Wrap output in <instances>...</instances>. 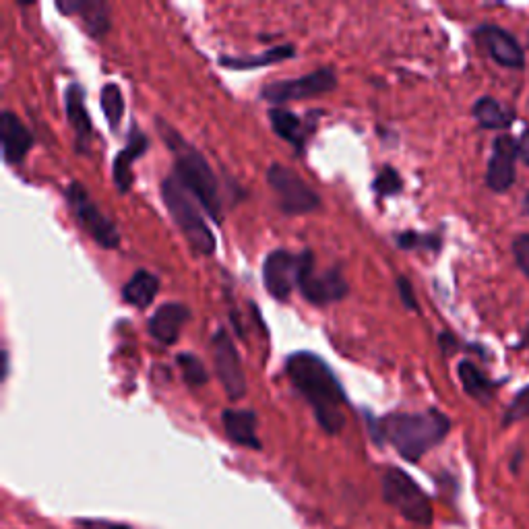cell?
I'll return each mask as SVG.
<instances>
[{
    "mask_svg": "<svg viewBox=\"0 0 529 529\" xmlns=\"http://www.w3.org/2000/svg\"><path fill=\"white\" fill-rule=\"evenodd\" d=\"M269 122H271L275 135L288 141L296 149V153L304 151L308 135L315 131L313 122L306 124L298 114H294L288 108H271L269 110Z\"/></svg>",
    "mask_w": 529,
    "mask_h": 529,
    "instance_id": "obj_18",
    "label": "cell"
},
{
    "mask_svg": "<svg viewBox=\"0 0 529 529\" xmlns=\"http://www.w3.org/2000/svg\"><path fill=\"white\" fill-rule=\"evenodd\" d=\"M147 147H149V141L147 137L135 127L131 131V137H129V143L124 145V149L116 155L114 158V166H112V178H114V184H116V189L122 193V195H127L131 191V186H133V164L143 158V155L147 153Z\"/></svg>",
    "mask_w": 529,
    "mask_h": 529,
    "instance_id": "obj_17",
    "label": "cell"
},
{
    "mask_svg": "<svg viewBox=\"0 0 529 529\" xmlns=\"http://www.w3.org/2000/svg\"><path fill=\"white\" fill-rule=\"evenodd\" d=\"M158 129L162 139L168 143V147L174 153L176 180L195 197V201L207 211L211 220L220 224L222 222L220 186H217V178L209 162L203 158V153L199 149H195L191 143H186L170 124H164V120H158Z\"/></svg>",
    "mask_w": 529,
    "mask_h": 529,
    "instance_id": "obj_3",
    "label": "cell"
},
{
    "mask_svg": "<svg viewBox=\"0 0 529 529\" xmlns=\"http://www.w3.org/2000/svg\"><path fill=\"white\" fill-rule=\"evenodd\" d=\"M517 149H519V158L521 162L529 168V129H525L521 133V137L517 139Z\"/></svg>",
    "mask_w": 529,
    "mask_h": 529,
    "instance_id": "obj_33",
    "label": "cell"
},
{
    "mask_svg": "<svg viewBox=\"0 0 529 529\" xmlns=\"http://www.w3.org/2000/svg\"><path fill=\"white\" fill-rule=\"evenodd\" d=\"M335 85H337V75L333 67H321L319 71L308 73L298 79L267 83L261 89V98L269 104H275L277 108H282V104H288V102L323 96V93L333 91Z\"/></svg>",
    "mask_w": 529,
    "mask_h": 529,
    "instance_id": "obj_9",
    "label": "cell"
},
{
    "mask_svg": "<svg viewBox=\"0 0 529 529\" xmlns=\"http://www.w3.org/2000/svg\"><path fill=\"white\" fill-rule=\"evenodd\" d=\"M75 529H131V527L124 523H116V521H106V519H85V521H79Z\"/></svg>",
    "mask_w": 529,
    "mask_h": 529,
    "instance_id": "obj_32",
    "label": "cell"
},
{
    "mask_svg": "<svg viewBox=\"0 0 529 529\" xmlns=\"http://www.w3.org/2000/svg\"><path fill=\"white\" fill-rule=\"evenodd\" d=\"M472 114L480 127L486 131H507L515 122V112L490 96L480 98L474 104Z\"/></svg>",
    "mask_w": 529,
    "mask_h": 529,
    "instance_id": "obj_22",
    "label": "cell"
},
{
    "mask_svg": "<svg viewBox=\"0 0 529 529\" xmlns=\"http://www.w3.org/2000/svg\"><path fill=\"white\" fill-rule=\"evenodd\" d=\"M302 257L300 253L294 255L286 248H275L263 263V284L267 292L275 298L286 302L294 288H298V275H300Z\"/></svg>",
    "mask_w": 529,
    "mask_h": 529,
    "instance_id": "obj_11",
    "label": "cell"
},
{
    "mask_svg": "<svg viewBox=\"0 0 529 529\" xmlns=\"http://www.w3.org/2000/svg\"><path fill=\"white\" fill-rule=\"evenodd\" d=\"M476 44L505 69L519 71L525 67V50L507 29L496 25H482L474 31Z\"/></svg>",
    "mask_w": 529,
    "mask_h": 529,
    "instance_id": "obj_12",
    "label": "cell"
},
{
    "mask_svg": "<svg viewBox=\"0 0 529 529\" xmlns=\"http://www.w3.org/2000/svg\"><path fill=\"white\" fill-rule=\"evenodd\" d=\"M519 158L517 139H513L509 133L499 135L492 143V155L486 170V186L492 193H507L515 184L517 170L515 162Z\"/></svg>",
    "mask_w": 529,
    "mask_h": 529,
    "instance_id": "obj_13",
    "label": "cell"
},
{
    "mask_svg": "<svg viewBox=\"0 0 529 529\" xmlns=\"http://www.w3.org/2000/svg\"><path fill=\"white\" fill-rule=\"evenodd\" d=\"M102 108H104V116H106V122L112 133L118 131L120 127V120L124 116V98H122V91L116 83H106L102 87Z\"/></svg>",
    "mask_w": 529,
    "mask_h": 529,
    "instance_id": "obj_25",
    "label": "cell"
},
{
    "mask_svg": "<svg viewBox=\"0 0 529 529\" xmlns=\"http://www.w3.org/2000/svg\"><path fill=\"white\" fill-rule=\"evenodd\" d=\"M397 244L403 251H414V248H424V251H441V236L437 234H420V232H401Z\"/></svg>",
    "mask_w": 529,
    "mask_h": 529,
    "instance_id": "obj_27",
    "label": "cell"
},
{
    "mask_svg": "<svg viewBox=\"0 0 529 529\" xmlns=\"http://www.w3.org/2000/svg\"><path fill=\"white\" fill-rule=\"evenodd\" d=\"M224 428L228 439L240 447L261 451V441L257 437V416L251 410H226Z\"/></svg>",
    "mask_w": 529,
    "mask_h": 529,
    "instance_id": "obj_20",
    "label": "cell"
},
{
    "mask_svg": "<svg viewBox=\"0 0 529 529\" xmlns=\"http://www.w3.org/2000/svg\"><path fill=\"white\" fill-rule=\"evenodd\" d=\"M176 362H178V366L182 370L184 381L189 383L191 387H201V385H205L209 381V375H207L203 362L195 354H189V352L178 354Z\"/></svg>",
    "mask_w": 529,
    "mask_h": 529,
    "instance_id": "obj_26",
    "label": "cell"
},
{
    "mask_svg": "<svg viewBox=\"0 0 529 529\" xmlns=\"http://www.w3.org/2000/svg\"><path fill=\"white\" fill-rule=\"evenodd\" d=\"M523 209H525V213L529 215V193L525 195V201H523Z\"/></svg>",
    "mask_w": 529,
    "mask_h": 529,
    "instance_id": "obj_34",
    "label": "cell"
},
{
    "mask_svg": "<svg viewBox=\"0 0 529 529\" xmlns=\"http://www.w3.org/2000/svg\"><path fill=\"white\" fill-rule=\"evenodd\" d=\"M65 110H67V120L77 135V147L85 149L93 135V124L85 106V89L79 83H71L67 87Z\"/></svg>",
    "mask_w": 529,
    "mask_h": 529,
    "instance_id": "obj_19",
    "label": "cell"
},
{
    "mask_svg": "<svg viewBox=\"0 0 529 529\" xmlns=\"http://www.w3.org/2000/svg\"><path fill=\"white\" fill-rule=\"evenodd\" d=\"M527 46H529V34H527Z\"/></svg>",
    "mask_w": 529,
    "mask_h": 529,
    "instance_id": "obj_35",
    "label": "cell"
},
{
    "mask_svg": "<svg viewBox=\"0 0 529 529\" xmlns=\"http://www.w3.org/2000/svg\"><path fill=\"white\" fill-rule=\"evenodd\" d=\"M527 418H529V385H525L515 395V399L511 401V406L503 418V426H511V424L527 420Z\"/></svg>",
    "mask_w": 529,
    "mask_h": 529,
    "instance_id": "obj_29",
    "label": "cell"
},
{
    "mask_svg": "<svg viewBox=\"0 0 529 529\" xmlns=\"http://www.w3.org/2000/svg\"><path fill=\"white\" fill-rule=\"evenodd\" d=\"M213 358H215L217 379H220L226 395L232 401L242 399L248 389L246 375H244L240 354L226 329H217V333L213 335Z\"/></svg>",
    "mask_w": 529,
    "mask_h": 529,
    "instance_id": "obj_10",
    "label": "cell"
},
{
    "mask_svg": "<svg viewBox=\"0 0 529 529\" xmlns=\"http://www.w3.org/2000/svg\"><path fill=\"white\" fill-rule=\"evenodd\" d=\"M160 292V279L153 273L139 269L133 273L127 284L122 288V298L127 304L137 306V308H147L155 296Z\"/></svg>",
    "mask_w": 529,
    "mask_h": 529,
    "instance_id": "obj_23",
    "label": "cell"
},
{
    "mask_svg": "<svg viewBox=\"0 0 529 529\" xmlns=\"http://www.w3.org/2000/svg\"><path fill=\"white\" fill-rule=\"evenodd\" d=\"M383 499L401 517L418 525L432 523V505L428 494L399 468H389L381 480Z\"/></svg>",
    "mask_w": 529,
    "mask_h": 529,
    "instance_id": "obj_5",
    "label": "cell"
},
{
    "mask_svg": "<svg viewBox=\"0 0 529 529\" xmlns=\"http://www.w3.org/2000/svg\"><path fill=\"white\" fill-rule=\"evenodd\" d=\"M162 199L172 215L174 224L180 228V232L184 234L186 242L191 244L193 251L205 257L213 255L217 246L215 236L207 226L195 197L184 189V186L176 180V176H168L162 182Z\"/></svg>",
    "mask_w": 529,
    "mask_h": 529,
    "instance_id": "obj_4",
    "label": "cell"
},
{
    "mask_svg": "<svg viewBox=\"0 0 529 529\" xmlns=\"http://www.w3.org/2000/svg\"><path fill=\"white\" fill-rule=\"evenodd\" d=\"M267 182L286 215L313 213L321 207V197L288 166L271 164L267 170Z\"/></svg>",
    "mask_w": 529,
    "mask_h": 529,
    "instance_id": "obj_7",
    "label": "cell"
},
{
    "mask_svg": "<svg viewBox=\"0 0 529 529\" xmlns=\"http://www.w3.org/2000/svg\"><path fill=\"white\" fill-rule=\"evenodd\" d=\"M294 56H296V48L292 44H284V46L269 48L257 56H220V65L232 71H253V69H261V67L273 65V62H282Z\"/></svg>",
    "mask_w": 529,
    "mask_h": 529,
    "instance_id": "obj_21",
    "label": "cell"
},
{
    "mask_svg": "<svg viewBox=\"0 0 529 529\" xmlns=\"http://www.w3.org/2000/svg\"><path fill=\"white\" fill-rule=\"evenodd\" d=\"M67 203L75 215L77 224L100 246L108 248V251H114V248L120 246L118 228L98 209V205L93 203V199L89 197L87 189L81 182L75 180L69 184Z\"/></svg>",
    "mask_w": 529,
    "mask_h": 529,
    "instance_id": "obj_8",
    "label": "cell"
},
{
    "mask_svg": "<svg viewBox=\"0 0 529 529\" xmlns=\"http://www.w3.org/2000/svg\"><path fill=\"white\" fill-rule=\"evenodd\" d=\"M189 319H191L189 308L178 302H168L151 315L147 329L155 341H160L164 346H172L178 341L180 331Z\"/></svg>",
    "mask_w": 529,
    "mask_h": 529,
    "instance_id": "obj_15",
    "label": "cell"
},
{
    "mask_svg": "<svg viewBox=\"0 0 529 529\" xmlns=\"http://www.w3.org/2000/svg\"><path fill=\"white\" fill-rule=\"evenodd\" d=\"M0 139H3V158L9 166H19L34 145V137L11 110H5L0 116Z\"/></svg>",
    "mask_w": 529,
    "mask_h": 529,
    "instance_id": "obj_16",
    "label": "cell"
},
{
    "mask_svg": "<svg viewBox=\"0 0 529 529\" xmlns=\"http://www.w3.org/2000/svg\"><path fill=\"white\" fill-rule=\"evenodd\" d=\"M300 257H302V265L298 275V290L304 296V300L315 306H325L331 302L344 300L348 296L350 286L339 267L317 273L313 251H302Z\"/></svg>",
    "mask_w": 529,
    "mask_h": 529,
    "instance_id": "obj_6",
    "label": "cell"
},
{
    "mask_svg": "<svg viewBox=\"0 0 529 529\" xmlns=\"http://www.w3.org/2000/svg\"><path fill=\"white\" fill-rule=\"evenodd\" d=\"M395 284H397V294H399V298H401L403 306L410 308V310H414V313H418L420 306H418L416 292H414V286H412L410 279H408L406 275H399Z\"/></svg>",
    "mask_w": 529,
    "mask_h": 529,
    "instance_id": "obj_30",
    "label": "cell"
},
{
    "mask_svg": "<svg viewBox=\"0 0 529 529\" xmlns=\"http://www.w3.org/2000/svg\"><path fill=\"white\" fill-rule=\"evenodd\" d=\"M457 375H459V381L463 385V391L468 393L472 399L484 403V406H488V403L492 401L494 397V391H496V383H492L484 372L470 360H463L459 362L457 366Z\"/></svg>",
    "mask_w": 529,
    "mask_h": 529,
    "instance_id": "obj_24",
    "label": "cell"
},
{
    "mask_svg": "<svg viewBox=\"0 0 529 529\" xmlns=\"http://www.w3.org/2000/svg\"><path fill=\"white\" fill-rule=\"evenodd\" d=\"M401 189H403L401 176H399V172H397L395 168H391V166H385V168L377 174L375 182H372V191H375L377 197H381V199H385V197H393V195L401 193Z\"/></svg>",
    "mask_w": 529,
    "mask_h": 529,
    "instance_id": "obj_28",
    "label": "cell"
},
{
    "mask_svg": "<svg viewBox=\"0 0 529 529\" xmlns=\"http://www.w3.org/2000/svg\"><path fill=\"white\" fill-rule=\"evenodd\" d=\"M513 255H515L519 269L529 279V234H521L513 240Z\"/></svg>",
    "mask_w": 529,
    "mask_h": 529,
    "instance_id": "obj_31",
    "label": "cell"
},
{
    "mask_svg": "<svg viewBox=\"0 0 529 529\" xmlns=\"http://www.w3.org/2000/svg\"><path fill=\"white\" fill-rule=\"evenodd\" d=\"M368 428L379 445L389 443L403 459L416 463L447 439L451 420L441 410L430 408L418 414L393 412L379 420L368 416Z\"/></svg>",
    "mask_w": 529,
    "mask_h": 529,
    "instance_id": "obj_2",
    "label": "cell"
},
{
    "mask_svg": "<svg viewBox=\"0 0 529 529\" xmlns=\"http://www.w3.org/2000/svg\"><path fill=\"white\" fill-rule=\"evenodd\" d=\"M56 9L67 17H79L91 38H104L110 29V5L104 0H58Z\"/></svg>",
    "mask_w": 529,
    "mask_h": 529,
    "instance_id": "obj_14",
    "label": "cell"
},
{
    "mask_svg": "<svg viewBox=\"0 0 529 529\" xmlns=\"http://www.w3.org/2000/svg\"><path fill=\"white\" fill-rule=\"evenodd\" d=\"M286 375L313 408L321 428L329 434L341 432L346 424L348 397L327 362L313 352H296L286 360Z\"/></svg>",
    "mask_w": 529,
    "mask_h": 529,
    "instance_id": "obj_1",
    "label": "cell"
}]
</instances>
